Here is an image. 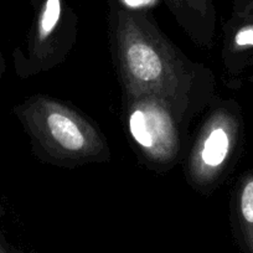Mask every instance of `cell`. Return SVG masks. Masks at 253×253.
I'll return each instance as SVG.
<instances>
[{
    "label": "cell",
    "mask_w": 253,
    "mask_h": 253,
    "mask_svg": "<svg viewBox=\"0 0 253 253\" xmlns=\"http://www.w3.org/2000/svg\"><path fill=\"white\" fill-rule=\"evenodd\" d=\"M129 130L135 142L150 154H164L174 143V130L169 119L152 106H142L132 112Z\"/></svg>",
    "instance_id": "obj_1"
},
{
    "label": "cell",
    "mask_w": 253,
    "mask_h": 253,
    "mask_svg": "<svg viewBox=\"0 0 253 253\" xmlns=\"http://www.w3.org/2000/svg\"><path fill=\"white\" fill-rule=\"evenodd\" d=\"M240 126V119L232 113H226L213 124L200 153L204 165L216 170L230 159L231 153L237 145Z\"/></svg>",
    "instance_id": "obj_2"
},
{
    "label": "cell",
    "mask_w": 253,
    "mask_h": 253,
    "mask_svg": "<svg viewBox=\"0 0 253 253\" xmlns=\"http://www.w3.org/2000/svg\"><path fill=\"white\" fill-rule=\"evenodd\" d=\"M46 126L53 142L62 149L77 153L86 148V133L79 122L66 112H51L46 117Z\"/></svg>",
    "instance_id": "obj_3"
},
{
    "label": "cell",
    "mask_w": 253,
    "mask_h": 253,
    "mask_svg": "<svg viewBox=\"0 0 253 253\" xmlns=\"http://www.w3.org/2000/svg\"><path fill=\"white\" fill-rule=\"evenodd\" d=\"M230 52L237 69L253 65V14H233L230 23Z\"/></svg>",
    "instance_id": "obj_4"
},
{
    "label": "cell",
    "mask_w": 253,
    "mask_h": 253,
    "mask_svg": "<svg viewBox=\"0 0 253 253\" xmlns=\"http://www.w3.org/2000/svg\"><path fill=\"white\" fill-rule=\"evenodd\" d=\"M236 220L245 247L253 253V168L243 175L236 195Z\"/></svg>",
    "instance_id": "obj_5"
},
{
    "label": "cell",
    "mask_w": 253,
    "mask_h": 253,
    "mask_svg": "<svg viewBox=\"0 0 253 253\" xmlns=\"http://www.w3.org/2000/svg\"><path fill=\"white\" fill-rule=\"evenodd\" d=\"M167 3L185 21H210L213 18L211 0H167Z\"/></svg>",
    "instance_id": "obj_6"
},
{
    "label": "cell",
    "mask_w": 253,
    "mask_h": 253,
    "mask_svg": "<svg viewBox=\"0 0 253 253\" xmlns=\"http://www.w3.org/2000/svg\"><path fill=\"white\" fill-rule=\"evenodd\" d=\"M235 13L253 14V0H233Z\"/></svg>",
    "instance_id": "obj_7"
},
{
    "label": "cell",
    "mask_w": 253,
    "mask_h": 253,
    "mask_svg": "<svg viewBox=\"0 0 253 253\" xmlns=\"http://www.w3.org/2000/svg\"><path fill=\"white\" fill-rule=\"evenodd\" d=\"M0 253H11L10 250H9V248L5 246V243H4L1 235H0Z\"/></svg>",
    "instance_id": "obj_8"
},
{
    "label": "cell",
    "mask_w": 253,
    "mask_h": 253,
    "mask_svg": "<svg viewBox=\"0 0 253 253\" xmlns=\"http://www.w3.org/2000/svg\"><path fill=\"white\" fill-rule=\"evenodd\" d=\"M3 71H4V62H3V57H1V53H0V79H1Z\"/></svg>",
    "instance_id": "obj_9"
},
{
    "label": "cell",
    "mask_w": 253,
    "mask_h": 253,
    "mask_svg": "<svg viewBox=\"0 0 253 253\" xmlns=\"http://www.w3.org/2000/svg\"><path fill=\"white\" fill-rule=\"evenodd\" d=\"M252 82H253V76H252Z\"/></svg>",
    "instance_id": "obj_10"
}]
</instances>
